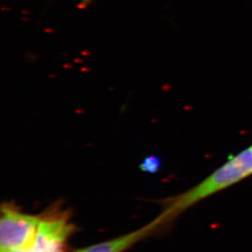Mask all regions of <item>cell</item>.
I'll use <instances>...</instances> for the list:
<instances>
[{
  "label": "cell",
  "mask_w": 252,
  "mask_h": 252,
  "mask_svg": "<svg viewBox=\"0 0 252 252\" xmlns=\"http://www.w3.org/2000/svg\"><path fill=\"white\" fill-rule=\"evenodd\" d=\"M40 218L23 213L13 205H2L0 218L1 252L28 248L33 242Z\"/></svg>",
  "instance_id": "cell-2"
},
{
  "label": "cell",
  "mask_w": 252,
  "mask_h": 252,
  "mask_svg": "<svg viewBox=\"0 0 252 252\" xmlns=\"http://www.w3.org/2000/svg\"><path fill=\"white\" fill-rule=\"evenodd\" d=\"M251 147H252V146H251Z\"/></svg>",
  "instance_id": "cell-7"
},
{
  "label": "cell",
  "mask_w": 252,
  "mask_h": 252,
  "mask_svg": "<svg viewBox=\"0 0 252 252\" xmlns=\"http://www.w3.org/2000/svg\"><path fill=\"white\" fill-rule=\"evenodd\" d=\"M252 175V147L233 155L195 186L163 202L164 209L158 217L164 225L203 200L224 190Z\"/></svg>",
  "instance_id": "cell-1"
},
{
  "label": "cell",
  "mask_w": 252,
  "mask_h": 252,
  "mask_svg": "<svg viewBox=\"0 0 252 252\" xmlns=\"http://www.w3.org/2000/svg\"><path fill=\"white\" fill-rule=\"evenodd\" d=\"M160 167V161L157 157L155 156H150L145 158L140 165V167L144 171L148 172H156Z\"/></svg>",
  "instance_id": "cell-5"
},
{
  "label": "cell",
  "mask_w": 252,
  "mask_h": 252,
  "mask_svg": "<svg viewBox=\"0 0 252 252\" xmlns=\"http://www.w3.org/2000/svg\"><path fill=\"white\" fill-rule=\"evenodd\" d=\"M43 252V251H40V250H37V249H34V248H25V249H22V250L12 251V252Z\"/></svg>",
  "instance_id": "cell-6"
},
{
  "label": "cell",
  "mask_w": 252,
  "mask_h": 252,
  "mask_svg": "<svg viewBox=\"0 0 252 252\" xmlns=\"http://www.w3.org/2000/svg\"><path fill=\"white\" fill-rule=\"evenodd\" d=\"M163 226L159 217L153 220L151 223L144 226L138 230L127 233L126 235L114 238L112 240L105 241L95 245L79 249L75 252H124L131 248V246L138 243L143 238H146L153 232Z\"/></svg>",
  "instance_id": "cell-4"
},
{
  "label": "cell",
  "mask_w": 252,
  "mask_h": 252,
  "mask_svg": "<svg viewBox=\"0 0 252 252\" xmlns=\"http://www.w3.org/2000/svg\"><path fill=\"white\" fill-rule=\"evenodd\" d=\"M74 231V226L69 223L66 214L45 215L41 217L33 242L28 248L46 252H64Z\"/></svg>",
  "instance_id": "cell-3"
}]
</instances>
